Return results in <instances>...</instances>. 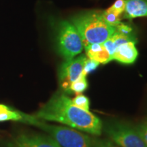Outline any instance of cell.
Instances as JSON below:
<instances>
[{
  "mask_svg": "<svg viewBox=\"0 0 147 147\" xmlns=\"http://www.w3.org/2000/svg\"><path fill=\"white\" fill-rule=\"evenodd\" d=\"M34 115L40 120L59 123L93 136H100L103 130L102 121L97 116L74 105L62 91L55 93Z\"/></svg>",
  "mask_w": 147,
  "mask_h": 147,
  "instance_id": "1",
  "label": "cell"
},
{
  "mask_svg": "<svg viewBox=\"0 0 147 147\" xmlns=\"http://www.w3.org/2000/svg\"><path fill=\"white\" fill-rule=\"evenodd\" d=\"M71 23L76 27L84 47L91 44L105 42L116 32L106 23L100 12H88L75 16Z\"/></svg>",
  "mask_w": 147,
  "mask_h": 147,
  "instance_id": "2",
  "label": "cell"
},
{
  "mask_svg": "<svg viewBox=\"0 0 147 147\" xmlns=\"http://www.w3.org/2000/svg\"><path fill=\"white\" fill-rule=\"evenodd\" d=\"M23 123L43 130L61 147H93V138L74 128L48 124L26 113L23 115Z\"/></svg>",
  "mask_w": 147,
  "mask_h": 147,
  "instance_id": "3",
  "label": "cell"
},
{
  "mask_svg": "<svg viewBox=\"0 0 147 147\" xmlns=\"http://www.w3.org/2000/svg\"><path fill=\"white\" fill-rule=\"evenodd\" d=\"M54 27L57 51L65 61L72 59L82 52L83 43L71 21H59Z\"/></svg>",
  "mask_w": 147,
  "mask_h": 147,
  "instance_id": "4",
  "label": "cell"
},
{
  "mask_svg": "<svg viewBox=\"0 0 147 147\" xmlns=\"http://www.w3.org/2000/svg\"><path fill=\"white\" fill-rule=\"evenodd\" d=\"M104 131L112 142L120 147H147L134 125L121 121L106 123Z\"/></svg>",
  "mask_w": 147,
  "mask_h": 147,
  "instance_id": "5",
  "label": "cell"
},
{
  "mask_svg": "<svg viewBox=\"0 0 147 147\" xmlns=\"http://www.w3.org/2000/svg\"><path fill=\"white\" fill-rule=\"evenodd\" d=\"M87 57L80 55L76 58L65 61L60 65L58 70V78L61 90L65 94L70 93L69 87L71 84L80 76Z\"/></svg>",
  "mask_w": 147,
  "mask_h": 147,
  "instance_id": "6",
  "label": "cell"
},
{
  "mask_svg": "<svg viewBox=\"0 0 147 147\" xmlns=\"http://www.w3.org/2000/svg\"><path fill=\"white\" fill-rule=\"evenodd\" d=\"M8 147H61L50 136L21 134L9 141Z\"/></svg>",
  "mask_w": 147,
  "mask_h": 147,
  "instance_id": "7",
  "label": "cell"
},
{
  "mask_svg": "<svg viewBox=\"0 0 147 147\" xmlns=\"http://www.w3.org/2000/svg\"><path fill=\"white\" fill-rule=\"evenodd\" d=\"M135 44L136 42L130 41L119 46L112 56V60L123 64L134 63L138 56Z\"/></svg>",
  "mask_w": 147,
  "mask_h": 147,
  "instance_id": "8",
  "label": "cell"
},
{
  "mask_svg": "<svg viewBox=\"0 0 147 147\" xmlns=\"http://www.w3.org/2000/svg\"><path fill=\"white\" fill-rule=\"evenodd\" d=\"M143 16H147V0H126L124 18L132 19Z\"/></svg>",
  "mask_w": 147,
  "mask_h": 147,
  "instance_id": "9",
  "label": "cell"
},
{
  "mask_svg": "<svg viewBox=\"0 0 147 147\" xmlns=\"http://www.w3.org/2000/svg\"><path fill=\"white\" fill-rule=\"evenodd\" d=\"M85 51L88 58L99 63L106 64L112 61L111 56L103 43H95L88 45L85 47Z\"/></svg>",
  "mask_w": 147,
  "mask_h": 147,
  "instance_id": "10",
  "label": "cell"
},
{
  "mask_svg": "<svg viewBox=\"0 0 147 147\" xmlns=\"http://www.w3.org/2000/svg\"><path fill=\"white\" fill-rule=\"evenodd\" d=\"M130 41L136 42L135 38H134L133 35L129 36V35L121 34L120 32H115L103 44H104L106 49H107V51H108V53H109V54L112 58V56L113 55L116 49L119 46Z\"/></svg>",
  "mask_w": 147,
  "mask_h": 147,
  "instance_id": "11",
  "label": "cell"
},
{
  "mask_svg": "<svg viewBox=\"0 0 147 147\" xmlns=\"http://www.w3.org/2000/svg\"><path fill=\"white\" fill-rule=\"evenodd\" d=\"M24 113L5 104H0V122L15 121L22 123Z\"/></svg>",
  "mask_w": 147,
  "mask_h": 147,
  "instance_id": "12",
  "label": "cell"
},
{
  "mask_svg": "<svg viewBox=\"0 0 147 147\" xmlns=\"http://www.w3.org/2000/svg\"><path fill=\"white\" fill-rule=\"evenodd\" d=\"M86 77L87 75L82 72L80 76L71 84L69 87L70 93H75L77 94H80L87 90L88 88V82Z\"/></svg>",
  "mask_w": 147,
  "mask_h": 147,
  "instance_id": "13",
  "label": "cell"
},
{
  "mask_svg": "<svg viewBox=\"0 0 147 147\" xmlns=\"http://www.w3.org/2000/svg\"><path fill=\"white\" fill-rule=\"evenodd\" d=\"M102 16L104 17V20L106 21L108 25L113 27H117L119 24L121 23L120 15L115 13L110 8L107 10L104 11V12H102Z\"/></svg>",
  "mask_w": 147,
  "mask_h": 147,
  "instance_id": "14",
  "label": "cell"
},
{
  "mask_svg": "<svg viewBox=\"0 0 147 147\" xmlns=\"http://www.w3.org/2000/svg\"><path fill=\"white\" fill-rule=\"evenodd\" d=\"M71 102L76 107L80 109L89 111L90 109V102L89 99L85 95L82 94H78L71 100Z\"/></svg>",
  "mask_w": 147,
  "mask_h": 147,
  "instance_id": "15",
  "label": "cell"
},
{
  "mask_svg": "<svg viewBox=\"0 0 147 147\" xmlns=\"http://www.w3.org/2000/svg\"><path fill=\"white\" fill-rule=\"evenodd\" d=\"M134 127L147 146V119L138 123Z\"/></svg>",
  "mask_w": 147,
  "mask_h": 147,
  "instance_id": "16",
  "label": "cell"
},
{
  "mask_svg": "<svg viewBox=\"0 0 147 147\" xmlns=\"http://www.w3.org/2000/svg\"><path fill=\"white\" fill-rule=\"evenodd\" d=\"M93 147H120L112 142L110 140L99 139L93 138Z\"/></svg>",
  "mask_w": 147,
  "mask_h": 147,
  "instance_id": "17",
  "label": "cell"
},
{
  "mask_svg": "<svg viewBox=\"0 0 147 147\" xmlns=\"http://www.w3.org/2000/svg\"><path fill=\"white\" fill-rule=\"evenodd\" d=\"M99 65H100V63L90 59H87L85 62H84L82 73H84L85 75H87L88 74L95 71Z\"/></svg>",
  "mask_w": 147,
  "mask_h": 147,
  "instance_id": "18",
  "label": "cell"
},
{
  "mask_svg": "<svg viewBox=\"0 0 147 147\" xmlns=\"http://www.w3.org/2000/svg\"><path fill=\"white\" fill-rule=\"evenodd\" d=\"M125 2L126 0H117L110 8L115 13L120 15L123 12H124L125 8Z\"/></svg>",
  "mask_w": 147,
  "mask_h": 147,
  "instance_id": "19",
  "label": "cell"
},
{
  "mask_svg": "<svg viewBox=\"0 0 147 147\" xmlns=\"http://www.w3.org/2000/svg\"><path fill=\"white\" fill-rule=\"evenodd\" d=\"M116 32H120L121 34H123L125 35H129V36H131L132 35V29L130 27L127 26V25L121 23L119 24L117 27H115Z\"/></svg>",
  "mask_w": 147,
  "mask_h": 147,
  "instance_id": "20",
  "label": "cell"
}]
</instances>
